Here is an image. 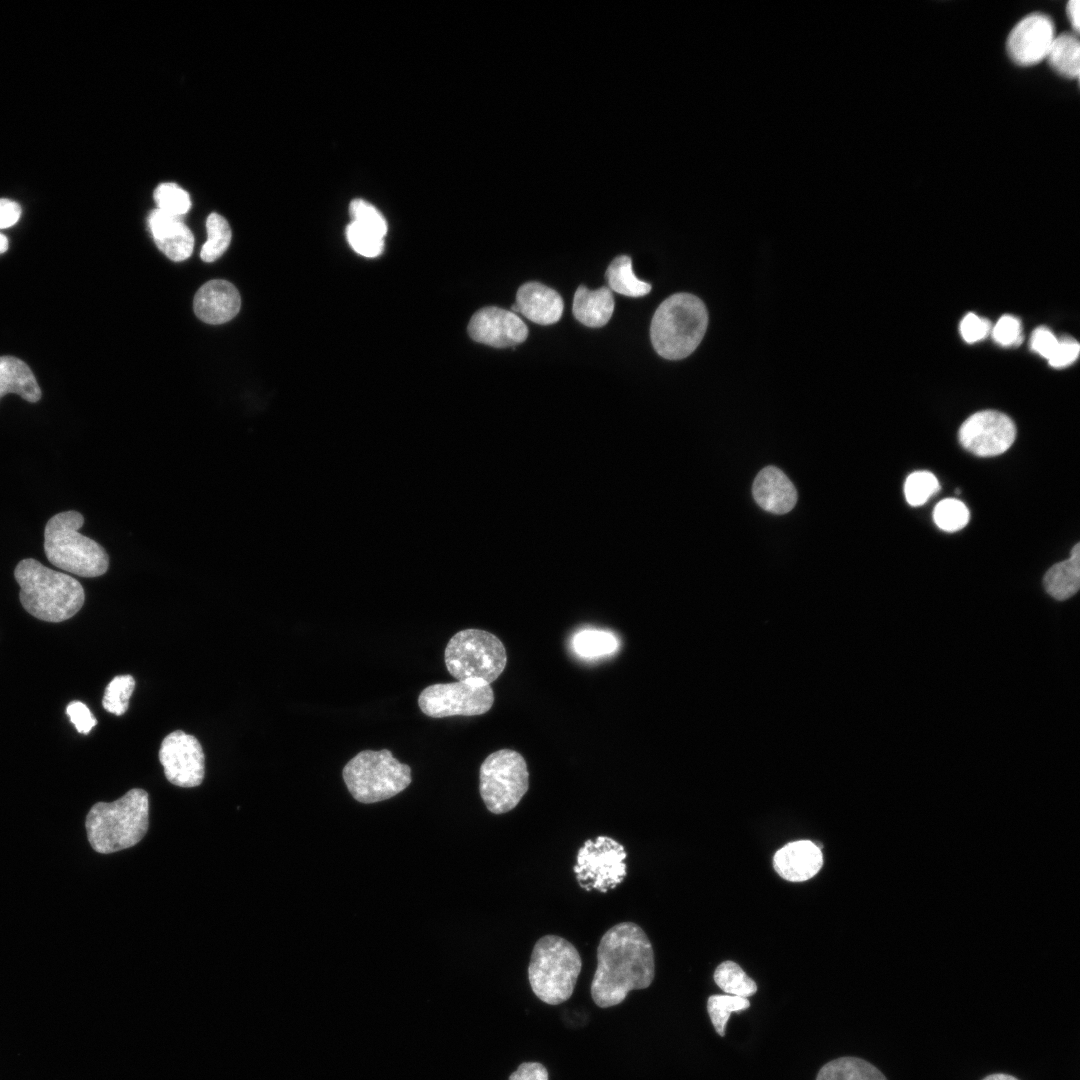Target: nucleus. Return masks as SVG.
<instances>
[{"instance_id":"3","label":"nucleus","mask_w":1080,"mask_h":1080,"mask_svg":"<svg viewBox=\"0 0 1080 1080\" xmlns=\"http://www.w3.org/2000/svg\"><path fill=\"white\" fill-rule=\"evenodd\" d=\"M85 826L89 843L98 853H114L136 845L149 826L148 793L134 788L113 802L94 804Z\"/></svg>"},{"instance_id":"15","label":"nucleus","mask_w":1080,"mask_h":1080,"mask_svg":"<svg viewBox=\"0 0 1080 1080\" xmlns=\"http://www.w3.org/2000/svg\"><path fill=\"white\" fill-rule=\"evenodd\" d=\"M467 330L474 341L495 348L514 347L528 336V328L517 314L495 306L478 310Z\"/></svg>"},{"instance_id":"36","label":"nucleus","mask_w":1080,"mask_h":1080,"mask_svg":"<svg viewBox=\"0 0 1080 1080\" xmlns=\"http://www.w3.org/2000/svg\"><path fill=\"white\" fill-rule=\"evenodd\" d=\"M352 221L381 237L387 233V223L379 211L363 200H354L350 204Z\"/></svg>"},{"instance_id":"1","label":"nucleus","mask_w":1080,"mask_h":1080,"mask_svg":"<svg viewBox=\"0 0 1080 1080\" xmlns=\"http://www.w3.org/2000/svg\"><path fill=\"white\" fill-rule=\"evenodd\" d=\"M654 976V951L644 930L633 922L618 923L599 942L592 999L601 1008L618 1005L630 991L649 987Z\"/></svg>"},{"instance_id":"2","label":"nucleus","mask_w":1080,"mask_h":1080,"mask_svg":"<svg viewBox=\"0 0 1080 1080\" xmlns=\"http://www.w3.org/2000/svg\"><path fill=\"white\" fill-rule=\"evenodd\" d=\"M14 577L20 586L22 606L40 620L65 621L84 604V589L77 579L52 570L33 558L21 560L14 570Z\"/></svg>"},{"instance_id":"17","label":"nucleus","mask_w":1080,"mask_h":1080,"mask_svg":"<svg viewBox=\"0 0 1080 1080\" xmlns=\"http://www.w3.org/2000/svg\"><path fill=\"white\" fill-rule=\"evenodd\" d=\"M775 871L785 880L802 882L814 877L823 865L821 848L810 840L793 841L774 855Z\"/></svg>"},{"instance_id":"18","label":"nucleus","mask_w":1080,"mask_h":1080,"mask_svg":"<svg viewBox=\"0 0 1080 1080\" xmlns=\"http://www.w3.org/2000/svg\"><path fill=\"white\" fill-rule=\"evenodd\" d=\"M148 225L158 249L169 259L179 262L192 254L194 236L178 216L157 208L149 215Z\"/></svg>"},{"instance_id":"8","label":"nucleus","mask_w":1080,"mask_h":1080,"mask_svg":"<svg viewBox=\"0 0 1080 1080\" xmlns=\"http://www.w3.org/2000/svg\"><path fill=\"white\" fill-rule=\"evenodd\" d=\"M448 672L458 681H481L490 684L503 672L507 655L503 643L494 634L465 629L457 632L444 652Z\"/></svg>"},{"instance_id":"27","label":"nucleus","mask_w":1080,"mask_h":1080,"mask_svg":"<svg viewBox=\"0 0 1080 1080\" xmlns=\"http://www.w3.org/2000/svg\"><path fill=\"white\" fill-rule=\"evenodd\" d=\"M575 653L583 658H598L614 653L618 649V639L608 631L585 629L573 637Z\"/></svg>"},{"instance_id":"33","label":"nucleus","mask_w":1080,"mask_h":1080,"mask_svg":"<svg viewBox=\"0 0 1080 1080\" xmlns=\"http://www.w3.org/2000/svg\"><path fill=\"white\" fill-rule=\"evenodd\" d=\"M940 486L934 474L928 471L911 473L904 484V494L911 506L923 505Z\"/></svg>"},{"instance_id":"19","label":"nucleus","mask_w":1080,"mask_h":1080,"mask_svg":"<svg viewBox=\"0 0 1080 1080\" xmlns=\"http://www.w3.org/2000/svg\"><path fill=\"white\" fill-rule=\"evenodd\" d=\"M752 494L763 510L777 515L790 512L797 502L794 485L784 472L775 466H767L757 474Z\"/></svg>"},{"instance_id":"25","label":"nucleus","mask_w":1080,"mask_h":1080,"mask_svg":"<svg viewBox=\"0 0 1080 1080\" xmlns=\"http://www.w3.org/2000/svg\"><path fill=\"white\" fill-rule=\"evenodd\" d=\"M1079 57L1080 45L1077 34L1065 32L1054 38L1046 59L1056 73L1073 79L1079 77Z\"/></svg>"},{"instance_id":"11","label":"nucleus","mask_w":1080,"mask_h":1080,"mask_svg":"<svg viewBox=\"0 0 1080 1080\" xmlns=\"http://www.w3.org/2000/svg\"><path fill=\"white\" fill-rule=\"evenodd\" d=\"M493 703L490 684L481 681L432 684L418 697L420 710L433 718L481 715L488 712Z\"/></svg>"},{"instance_id":"10","label":"nucleus","mask_w":1080,"mask_h":1080,"mask_svg":"<svg viewBox=\"0 0 1080 1080\" xmlns=\"http://www.w3.org/2000/svg\"><path fill=\"white\" fill-rule=\"evenodd\" d=\"M626 857L624 846L611 837L588 839L577 853L573 867L576 880L586 891L595 889L606 893L624 880Z\"/></svg>"},{"instance_id":"7","label":"nucleus","mask_w":1080,"mask_h":1080,"mask_svg":"<svg viewBox=\"0 0 1080 1080\" xmlns=\"http://www.w3.org/2000/svg\"><path fill=\"white\" fill-rule=\"evenodd\" d=\"M342 774L350 794L366 804L389 799L411 783V768L387 749L359 752L344 766Z\"/></svg>"},{"instance_id":"5","label":"nucleus","mask_w":1080,"mask_h":1080,"mask_svg":"<svg viewBox=\"0 0 1080 1080\" xmlns=\"http://www.w3.org/2000/svg\"><path fill=\"white\" fill-rule=\"evenodd\" d=\"M83 516L74 510L51 517L44 531V551L54 566L82 577L103 575L109 567L105 549L79 533Z\"/></svg>"},{"instance_id":"4","label":"nucleus","mask_w":1080,"mask_h":1080,"mask_svg":"<svg viewBox=\"0 0 1080 1080\" xmlns=\"http://www.w3.org/2000/svg\"><path fill=\"white\" fill-rule=\"evenodd\" d=\"M707 325L708 312L700 298L689 293L673 294L659 305L652 317L651 343L661 357L680 360L698 347Z\"/></svg>"},{"instance_id":"41","label":"nucleus","mask_w":1080,"mask_h":1080,"mask_svg":"<svg viewBox=\"0 0 1080 1080\" xmlns=\"http://www.w3.org/2000/svg\"><path fill=\"white\" fill-rule=\"evenodd\" d=\"M1058 338L1046 327L1036 328L1030 340V347L1033 351L1046 358H1050L1054 352Z\"/></svg>"},{"instance_id":"34","label":"nucleus","mask_w":1080,"mask_h":1080,"mask_svg":"<svg viewBox=\"0 0 1080 1080\" xmlns=\"http://www.w3.org/2000/svg\"><path fill=\"white\" fill-rule=\"evenodd\" d=\"M158 209L174 216L185 214L190 206L188 193L174 183H162L154 191Z\"/></svg>"},{"instance_id":"37","label":"nucleus","mask_w":1080,"mask_h":1080,"mask_svg":"<svg viewBox=\"0 0 1080 1080\" xmlns=\"http://www.w3.org/2000/svg\"><path fill=\"white\" fill-rule=\"evenodd\" d=\"M992 337L999 345H1019L1022 341L1020 321L1011 315H1003L995 324Z\"/></svg>"},{"instance_id":"30","label":"nucleus","mask_w":1080,"mask_h":1080,"mask_svg":"<svg viewBox=\"0 0 1080 1080\" xmlns=\"http://www.w3.org/2000/svg\"><path fill=\"white\" fill-rule=\"evenodd\" d=\"M747 998L734 995H712L707 1000V1012L714 1029L720 1036L725 1035V1026L732 1012L748 1009Z\"/></svg>"},{"instance_id":"20","label":"nucleus","mask_w":1080,"mask_h":1080,"mask_svg":"<svg viewBox=\"0 0 1080 1080\" xmlns=\"http://www.w3.org/2000/svg\"><path fill=\"white\" fill-rule=\"evenodd\" d=\"M515 305L518 312L540 325L558 322L564 308L562 297L556 290L534 281L518 288Z\"/></svg>"},{"instance_id":"24","label":"nucleus","mask_w":1080,"mask_h":1080,"mask_svg":"<svg viewBox=\"0 0 1080 1080\" xmlns=\"http://www.w3.org/2000/svg\"><path fill=\"white\" fill-rule=\"evenodd\" d=\"M816 1080H887L884 1074L868 1061L851 1056L839 1057L824 1064Z\"/></svg>"},{"instance_id":"39","label":"nucleus","mask_w":1080,"mask_h":1080,"mask_svg":"<svg viewBox=\"0 0 1080 1080\" xmlns=\"http://www.w3.org/2000/svg\"><path fill=\"white\" fill-rule=\"evenodd\" d=\"M1079 343L1071 337L1058 338L1056 348L1050 358L1049 364L1055 368L1066 367L1072 364L1078 357Z\"/></svg>"},{"instance_id":"44","label":"nucleus","mask_w":1080,"mask_h":1080,"mask_svg":"<svg viewBox=\"0 0 1080 1080\" xmlns=\"http://www.w3.org/2000/svg\"><path fill=\"white\" fill-rule=\"evenodd\" d=\"M1079 9L1080 8L1078 0L1068 1L1066 5V13L1075 34H1078L1080 28Z\"/></svg>"},{"instance_id":"40","label":"nucleus","mask_w":1080,"mask_h":1080,"mask_svg":"<svg viewBox=\"0 0 1080 1080\" xmlns=\"http://www.w3.org/2000/svg\"><path fill=\"white\" fill-rule=\"evenodd\" d=\"M66 714L79 733L88 734L97 724L89 708L80 701H72L66 708Z\"/></svg>"},{"instance_id":"9","label":"nucleus","mask_w":1080,"mask_h":1080,"mask_svg":"<svg viewBox=\"0 0 1080 1080\" xmlns=\"http://www.w3.org/2000/svg\"><path fill=\"white\" fill-rule=\"evenodd\" d=\"M480 795L487 809L503 814L514 809L529 788V773L523 756L510 749L491 753L479 772Z\"/></svg>"},{"instance_id":"32","label":"nucleus","mask_w":1080,"mask_h":1080,"mask_svg":"<svg viewBox=\"0 0 1080 1080\" xmlns=\"http://www.w3.org/2000/svg\"><path fill=\"white\" fill-rule=\"evenodd\" d=\"M933 519L941 530L955 532L968 523L969 510L960 500L947 498L935 506Z\"/></svg>"},{"instance_id":"12","label":"nucleus","mask_w":1080,"mask_h":1080,"mask_svg":"<svg viewBox=\"0 0 1080 1080\" xmlns=\"http://www.w3.org/2000/svg\"><path fill=\"white\" fill-rule=\"evenodd\" d=\"M1016 428L1004 413L995 410L977 412L959 429L961 445L974 455L996 456L1007 451L1015 440Z\"/></svg>"},{"instance_id":"29","label":"nucleus","mask_w":1080,"mask_h":1080,"mask_svg":"<svg viewBox=\"0 0 1080 1080\" xmlns=\"http://www.w3.org/2000/svg\"><path fill=\"white\" fill-rule=\"evenodd\" d=\"M208 238L200 253L204 262H213L228 248L231 242V229L227 220L217 213H211L206 221Z\"/></svg>"},{"instance_id":"43","label":"nucleus","mask_w":1080,"mask_h":1080,"mask_svg":"<svg viewBox=\"0 0 1080 1080\" xmlns=\"http://www.w3.org/2000/svg\"><path fill=\"white\" fill-rule=\"evenodd\" d=\"M21 215L20 205L10 199H0V229H5L17 223Z\"/></svg>"},{"instance_id":"14","label":"nucleus","mask_w":1080,"mask_h":1080,"mask_svg":"<svg viewBox=\"0 0 1080 1080\" xmlns=\"http://www.w3.org/2000/svg\"><path fill=\"white\" fill-rule=\"evenodd\" d=\"M1054 38L1051 18L1035 12L1022 18L1012 28L1007 37L1006 50L1014 63L1034 65L1046 58Z\"/></svg>"},{"instance_id":"6","label":"nucleus","mask_w":1080,"mask_h":1080,"mask_svg":"<svg viewBox=\"0 0 1080 1080\" xmlns=\"http://www.w3.org/2000/svg\"><path fill=\"white\" fill-rule=\"evenodd\" d=\"M581 968V956L572 943L557 935H545L535 943L530 957L531 989L544 1003H563L573 994Z\"/></svg>"},{"instance_id":"46","label":"nucleus","mask_w":1080,"mask_h":1080,"mask_svg":"<svg viewBox=\"0 0 1080 1080\" xmlns=\"http://www.w3.org/2000/svg\"><path fill=\"white\" fill-rule=\"evenodd\" d=\"M8 249V239L5 235L0 233V254L4 253Z\"/></svg>"},{"instance_id":"31","label":"nucleus","mask_w":1080,"mask_h":1080,"mask_svg":"<svg viewBox=\"0 0 1080 1080\" xmlns=\"http://www.w3.org/2000/svg\"><path fill=\"white\" fill-rule=\"evenodd\" d=\"M135 688V680L131 675H119L114 677L107 685L102 704L108 712L120 716L129 706V699Z\"/></svg>"},{"instance_id":"16","label":"nucleus","mask_w":1080,"mask_h":1080,"mask_svg":"<svg viewBox=\"0 0 1080 1080\" xmlns=\"http://www.w3.org/2000/svg\"><path fill=\"white\" fill-rule=\"evenodd\" d=\"M194 312L208 324H222L234 318L240 310L241 298L236 287L223 279H213L202 285L194 297Z\"/></svg>"},{"instance_id":"35","label":"nucleus","mask_w":1080,"mask_h":1080,"mask_svg":"<svg viewBox=\"0 0 1080 1080\" xmlns=\"http://www.w3.org/2000/svg\"><path fill=\"white\" fill-rule=\"evenodd\" d=\"M346 237L352 249L364 257H377L383 252L384 238L353 221L346 228Z\"/></svg>"},{"instance_id":"45","label":"nucleus","mask_w":1080,"mask_h":1080,"mask_svg":"<svg viewBox=\"0 0 1080 1080\" xmlns=\"http://www.w3.org/2000/svg\"><path fill=\"white\" fill-rule=\"evenodd\" d=\"M982 1080H1019V1079L1015 1078L1014 1076L1008 1075V1074L996 1073V1074H991V1075L985 1077Z\"/></svg>"},{"instance_id":"13","label":"nucleus","mask_w":1080,"mask_h":1080,"mask_svg":"<svg viewBox=\"0 0 1080 1080\" xmlns=\"http://www.w3.org/2000/svg\"><path fill=\"white\" fill-rule=\"evenodd\" d=\"M159 760L164 774L172 784L190 788L202 783L205 757L200 742L181 730L168 734L162 741Z\"/></svg>"},{"instance_id":"28","label":"nucleus","mask_w":1080,"mask_h":1080,"mask_svg":"<svg viewBox=\"0 0 1080 1080\" xmlns=\"http://www.w3.org/2000/svg\"><path fill=\"white\" fill-rule=\"evenodd\" d=\"M714 981L729 995L748 998L757 991L755 981L733 961H725L716 968Z\"/></svg>"},{"instance_id":"26","label":"nucleus","mask_w":1080,"mask_h":1080,"mask_svg":"<svg viewBox=\"0 0 1080 1080\" xmlns=\"http://www.w3.org/2000/svg\"><path fill=\"white\" fill-rule=\"evenodd\" d=\"M605 278L609 289L628 297H641L651 291V285L638 279L632 269L631 258L620 255L608 266Z\"/></svg>"},{"instance_id":"22","label":"nucleus","mask_w":1080,"mask_h":1080,"mask_svg":"<svg viewBox=\"0 0 1080 1080\" xmlns=\"http://www.w3.org/2000/svg\"><path fill=\"white\" fill-rule=\"evenodd\" d=\"M15 393L28 402L41 398V389L29 366L14 356L0 357V398Z\"/></svg>"},{"instance_id":"21","label":"nucleus","mask_w":1080,"mask_h":1080,"mask_svg":"<svg viewBox=\"0 0 1080 1080\" xmlns=\"http://www.w3.org/2000/svg\"><path fill=\"white\" fill-rule=\"evenodd\" d=\"M614 297L608 287L589 290L580 285L574 295L572 311L583 325L598 328L606 325L614 311Z\"/></svg>"},{"instance_id":"42","label":"nucleus","mask_w":1080,"mask_h":1080,"mask_svg":"<svg viewBox=\"0 0 1080 1080\" xmlns=\"http://www.w3.org/2000/svg\"><path fill=\"white\" fill-rule=\"evenodd\" d=\"M509 1080H548L545 1066L538 1062H524L514 1071Z\"/></svg>"},{"instance_id":"38","label":"nucleus","mask_w":1080,"mask_h":1080,"mask_svg":"<svg viewBox=\"0 0 1080 1080\" xmlns=\"http://www.w3.org/2000/svg\"><path fill=\"white\" fill-rule=\"evenodd\" d=\"M992 325L988 319L981 318L974 313H968L960 323V333L967 343H974L984 339L991 331Z\"/></svg>"},{"instance_id":"23","label":"nucleus","mask_w":1080,"mask_h":1080,"mask_svg":"<svg viewBox=\"0 0 1080 1080\" xmlns=\"http://www.w3.org/2000/svg\"><path fill=\"white\" fill-rule=\"evenodd\" d=\"M1046 592L1057 600H1066L1080 587V543L1071 550L1070 558L1053 565L1043 578Z\"/></svg>"}]
</instances>
